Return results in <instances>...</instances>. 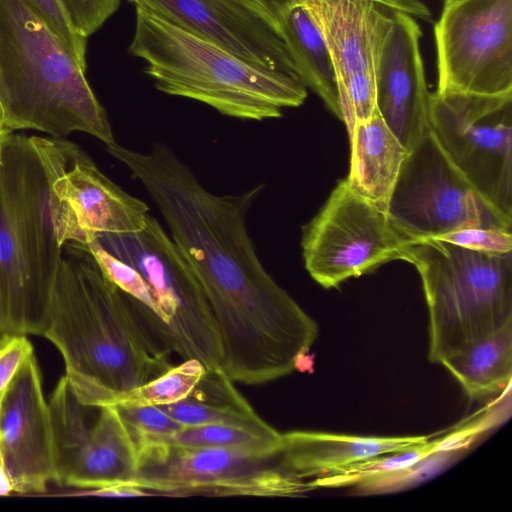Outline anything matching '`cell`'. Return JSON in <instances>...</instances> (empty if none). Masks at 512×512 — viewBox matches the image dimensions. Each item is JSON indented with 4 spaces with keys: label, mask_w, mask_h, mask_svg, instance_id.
Segmentation results:
<instances>
[{
    "label": "cell",
    "mask_w": 512,
    "mask_h": 512,
    "mask_svg": "<svg viewBox=\"0 0 512 512\" xmlns=\"http://www.w3.org/2000/svg\"><path fill=\"white\" fill-rule=\"evenodd\" d=\"M106 149L144 186L198 279L216 323L225 374L257 385L298 368L319 328L268 273L249 236L247 216L263 185L216 195L164 143L147 152L117 142Z\"/></svg>",
    "instance_id": "6da1fadb"
},
{
    "label": "cell",
    "mask_w": 512,
    "mask_h": 512,
    "mask_svg": "<svg viewBox=\"0 0 512 512\" xmlns=\"http://www.w3.org/2000/svg\"><path fill=\"white\" fill-rule=\"evenodd\" d=\"M52 287L43 337L60 352L65 377L87 407L114 405L172 367L171 351L86 247L67 243Z\"/></svg>",
    "instance_id": "7a4b0ae2"
},
{
    "label": "cell",
    "mask_w": 512,
    "mask_h": 512,
    "mask_svg": "<svg viewBox=\"0 0 512 512\" xmlns=\"http://www.w3.org/2000/svg\"><path fill=\"white\" fill-rule=\"evenodd\" d=\"M82 64L22 1L0 0L3 130L33 129L58 138L89 134L116 142Z\"/></svg>",
    "instance_id": "3957f363"
},
{
    "label": "cell",
    "mask_w": 512,
    "mask_h": 512,
    "mask_svg": "<svg viewBox=\"0 0 512 512\" xmlns=\"http://www.w3.org/2000/svg\"><path fill=\"white\" fill-rule=\"evenodd\" d=\"M129 52L168 95L193 99L219 113L263 121L301 106L307 88L290 74L253 65L227 49L141 8Z\"/></svg>",
    "instance_id": "277c9868"
},
{
    "label": "cell",
    "mask_w": 512,
    "mask_h": 512,
    "mask_svg": "<svg viewBox=\"0 0 512 512\" xmlns=\"http://www.w3.org/2000/svg\"><path fill=\"white\" fill-rule=\"evenodd\" d=\"M399 260L421 279L430 362L441 364L512 321V252L487 254L429 238L405 245Z\"/></svg>",
    "instance_id": "5b68a950"
},
{
    "label": "cell",
    "mask_w": 512,
    "mask_h": 512,
    "mask_svg": "<svg viewBox=\"0 0 512 512\" xmlns=\"http://www.w3.org/2000/svg\"><path fill=\"white\" fill-rule=\"evenodd\" d=\"M98 241L144 278L149 308L138 314L153 335L184 360H199L206 370L220 368L216 323L191 266L160 222L148 214L135 233L101 234Z\"/></svg>",
    "instance_id": "8992f818"
},
{
    "label": "cell",
    "mask_w": 512,
    "mask_h": 512,
    "mask_svg": "<svg viewBox=\"0 0 512 512\" xmlns=\"http://www.w3.org/2000/svg\"><path fill=\"white\" fill-rule=\"evenodd\" d=\"M385 213L409 243L468 227L512 231V218L475 189L430 128L408 151Z\"/></svg>",
    "instance_id": "52a82bcc"
},
{
    "label": "cell",
    "mask_w": 512,
    "mask_h": 512,
    "mask_svg": "<svg viewBox=\"0 0 512 512\" xmlns=\"http://www.w3.org/2000/svg\"><path fill=\"white\" fill-rule=\"evenodd\" d=\"M132 485L174 496L296 497L309 482L283 469L276 455L227 448H190L166 443L137 446Z\"/></svg>",
    "instance_id": "ba28073f"
},
{
    "label": "cell",
    "mask_w": 512,
    "mask_h": 512,
    "mask_svg": "<svg viewBox=\"0 0 512 512\" xmlns=\"http://www.w3.org/2000/svg\"><path fill=\"white\" fill-rule=\"evenodd\" d=\"M429 128L454 165L494 207L512 218V92H434Z\"/></svg>",
    "instance_id": "9c48e42d"
},
{
    "label": "cell",
    "mask_w": 512,
    "mask_h": 512,
    "mask_svg": "<svg viewBox=\"0 0 512 512\" xmlns=\"http://www.w3.org/2000/svg\"><path fill=\"white\" fill-rule=\"evenodd\" d=\"M407 244L385 211L355 192L346 178L303 227L301 240L306 270L326 289L399 260Z\"/></svg>",
    "instance_id": "30bf717a"
},
{
    "label": "cell",
    "mask_w": 512,
    "mask_h": 512,
    "mask_svg": "<svg viewBox=\"0 0 512 512\" xmlns=\"http://www.w3.org/2000/svg\"><path fill=\"white\" fill-rule=\"evenodd\" d=\"M334 66L348 134L375 111L376 68L395 10L430 20L420 0H303Z\"/></svg>",
    "instance_id": "8fae6325"
},
{
    "label": "cell",
    "mask_w": 512,
    "mask_h": 512,
    "mask_svg": "<svg viewBox=\"0 0 512 512\" xmlns=\"http://www.w3.org/2000/svg\"><path fill=\"white\" fill-rule=\"evenodd\" d=\"M434 36L436 92H512V0L444 4Z\"/></svg>",
    "instance_id": "7c38bea8"
},
{
    "label": "cell",
    "mask_w": 512,
    "mask_h": 512,
    "mask_svg": "<svg viewBox=\"0 0 512 512\" xmlns=\"http://www.w3.org/2000/svg\"><path fill=\"white\" fill-rule=\"evenodd\" d=\"M48 404L55 483L85 490L132 485L137 446L114 405L97 408L91 424L64 375Z\"/></svg>",
    "instance_id": "4fadbf2b"
},
{
    "label": "cell",
    "mask_w": 512,
    "mask_h": 512,
    "mask_svg": "<svg viewBox=\"0 0 512 512\" xmlns=\"http://www.w3.org/2000/svg\"><path fill=\"white\" fill-rule=\"evenodd\" d=\"M51 292L22 207L16 135L6 133L0 156V334L42 336Z\"/></svg>",
    "instance_id": "5bb4252c"
},
{
    "label": "cell",
    "mask_w": 512,
    "mask_h": 512,
    "mask_svg": "<svg viewBox=\"0 0 512 512\" xmlns=\"http://www.w3.org/2000/svg\"><path fill=\"white\" fill-rule=\"evenodd\" d=\"M266 69L298 79L276 16L261 0H128Z\"/></svg>",
    "instance_id": "9a60e30c"
},
{
    "label": "cell",
    "mask_w": 512,
    "mask_h": 512,
    "mask_svg": "<svg viewBox=\"0 0 512 512\" xmlns=\"http://www.w3.org/2000/svg\"><path fill=\"white\" fill-rule=\"evenodd\" d=\"M0 460L15 492L42 493L55 483L50 410L34 353L18 369L0 407Z\"/></svg>",
    "instance_id": "2e32d148"
},
{
    "label": "cell",
    "mask_w": 512,
    "mask_h": 512,
    "mask_svg": "<svg viewBox=\"0 0 512 512\" xmlns=\"http://www.w3.org/2000/svg\"><path fill=\"white\" fill-rule=\"evenodd\" d=\"M421 37L414 17L395 10L375 76V108L407 151L429 128L431 93L420 53Z\"/></svg>",
    "instance_id": "e0dca14e"
},
{
    "label": "cell",
    "mask_w": 512,
    "mask_h": 512,
    "mask_svg": "<svg viewBox=\"0 0 512 512\" xmlns=\"http://www.w3.org/2000/svg\"><path fill=\"white\" fill-rule=\"evenodd\" d=\"M53 187L68 204L88 243L101 234L135 233L146 225L148 205L116 185L69 141H64Z\"/></svg>",
    "instance_id": "ac0fdd59"
},
{
    "label": "cell",
    "mask_w": 512,
    "mask_h": 512,
    "mask_svg": "<svg viewBox=\"0 0 512 512\" xmlns=\"http://www.w3.org/2000/svg\"><path fill=\"white\" fill-rule=\"evenodd\" d=\"M430 436H354L318 431L282 433L276 458L300 479L325 476L341 467L428 442Z\"/></svg>",
    "instance_id": "d6986e66"
},
{
    "label": "cell",
    "mask_w": 512,
    "mask_h": 512,
    "mask_svg": "<svg viewBox=\"0 0 512 512\" xmlns=\"http://www.w3.org/2000/svg\"><path fill=\"white\" fill-rule=\"evenodd\" d=\"M348 136L346 180L355 192L385 211L408 151L376 109L367 119L355 122Z\"/></svg>",
    "instance_id": "ffe728a7"
},
{
    "label": "cell",
    "mask_w": 512,
    "mask_h": 512,
    "mask_svg": "<svg viewBox=\"0 0 512 512\" xmlns=\"http://www.w3.org/2000/svg\"><path fill=\"white\" fill-rule=\"evenodd\" d=\"M282 38L302 83L312 89L327 109L343 121L337 78L323 35L303 0H296L276 15Z\"/></svg>",
    "instance_id": "44dd1931"
},
{
    "label": "cell",
    "mask_w": 512,
    "mask_h": 512,
    "mask_svg": "<svg viewBox=\"0 0 512 512\" xmlns=\"http://www.w3.org/2000/svg\"><path fill=\"white\" fill-rule=\"evenodd\" d=\"M233 383L221 368L209 369L187 397L158 407L183 426L268 425Z\"/></svg>",
    "instance_id": "7402d4cb"
},
{
    "label": "cell",
    "mask_w": 512,
    "mask_h": 512,
    "mask_svg": "<svg viewBox=\"0 0 512 512\" xmlns=\"http://www.w3.org/2000/svg\"><path fill=\"white\" fill-rule=\"evenodd\" d=\"M441 365L471 399L509 388L512 377V321L449 357Z\"/></svg>",
    "instance_id": "603a6c76"
},
{
    "label": "cell",
    "mask_w": 512,
    "mask_h": 512,
    "mask_svg": "<svg viewBox=\"0 0 512 512\" xmlns=\"http://www.w3.org/2000/svg\"><path fill=\"white\" fill-rule=\"evenodd\" d=\"M157 443L190 448L238 449L276 455L282 445V433L269 424L266 426L204 424L183 426L170 437Z\"/></svg>",
    "instance_id": "cb8c5ba5"
},
{
    "label": "cell",
    "mask_w": 512,
    "mask_h": 512,
    "mask_svg": "<svg viewBox=\"0 0 512 512\" xmlns=\"http://www.w3.org/2000/svg\"><path fill=\"white\" fill-rule=\"evenodd\" d=\"M206 368L196 359L184 360L156 378L138 386L114 404L161 406L187 397L201 380Z\"/></svg>",
    "instance_id": "d4e9b609"
},
{
    "label": "cell",
    "mask_w": 512,
    "mask_h": 512,
    "mask_svg": "<svg viewBox=\"0 0 512 512\" xmlns=\"http://www.w3.org/2000/svg\"><path fill=\"white\" fill-rule=\"evenodd\" d=\"M434 451V440L410 448L381 454L341 467L309 482L315 488L353 487L372 478L407 467Z\"/></svg>",
    "instance_id": "484cf974"
},
{
    "label": "cell",
    "mask_w": 512,
    "mask_h": 512,
    "mask_svg": "<svg viewBox=\"0 0 512 512\" xmlns=\"http://www.w3.org/2000/svg\"><path fill=\"white\" fill-rule=\"evenodd\" d=\"M464 450H434L417 462L393 472L359 483L353 493L361 496L403 491L428 481L455 463Z\"/></svg>",
    "instance_id": "4316f807"
},
{
    "label": "cell",
    "mask_w": 512,
    "mask_h": 512,
    "mask_svg": "<svg viewBox=\"0 0 512 512\" xmlns=\"http://www.w3.org/2000/svg\"><path fill=\"white\" fill-rule=\"evenodd\" d=\"M114 406L136 446L161 442L183 427L158 406L126 404Z\"/></svg>",
    "instance_id": "83f0119b"
},
{
    "label": "cell",
    "mask_w": 512,
    "mask_h": 512,
    "mask_svg": "<svg viewBox=\"0 0 512 512\" xmlns=\"http://www.w3.org/2000/svg\"><path fill=\"white\" fill-rule=\"evenodd\" d=\"M63 42L73 55L86 65L87 38L72 25L61 0H22Z\"/></svg>",
    "instance_id": "f1b7e54d"
},
{
    "label": "cell",
    "mask_w": 512,
    "mask_h": 512,
    "mask_svg": "<svg viewBox=\"0 0 512 512\" xmlns=\"http://www.w3.org/2000/svg\"><path fill=\"white\" fill-rule=\"evenodd\" d=\"M434 239L487 254L502 255L512 252V231L503 229L461 228Z\"/></svg>",
    "instance_id": "f546056e"
},
{
    "label": "cell",
    "mask_w": 512,
    "mask_h": 512,
    "mask_svg": "<svg viewBox=\"0 0 512 512\" xmlns=\"http://www.w3.org/2000/svg\"><path fill=\"white\" fill-rule=\"evenodd\" d=\"M76 29L84 37L96 32L118 9L120 0H61Z\"/></svg>",
    "instance_id": "4dcf8cb0"
},
{
    "label": "cell",
    "mask_w": 512,
    "mask_h": 512,
    "mask_svg": "<svg viewBox=\"0 0 512 512\" xmlns=\"http://www.w3.org/2000/svg\"><path fill=\"white\" fill-rule=\"evenodd\" d=\"M33 353L27 336H7L0 346V407L18 369Z\"/></svg>",
    "instance_id": "1f68e13d"
},
{
    "label": "cell",
    "mask_w": 512,
    "mask_h": 512,
    "mask_svg": "<svg viewBox=\"0 0 512 512\" xmlns=\"http://www.w3.org/2000/svg\"><path fill=\"white\" fill-rule=\"evenodd\" d=\"M77 495H94L109 497H138L147 496L145 490L134 485H117L99 489H90L76 493Z\"/></svg>",
    "instance_id": "d6a6232c"
},
{
    "label": "cell",
    "mask_w": 512,
    "mask_h": 512,
    "mask_svg": "<svg viewBox=\"0 0 512 512\" xmlns=\"http://www.w3.org/2000/svg\"><path fill=\"white\" fill-rule=\"evenodd\" d=\"M276 16L279 11L296 0H261Z\"/></svg>",
    "instance_id": "836d02e7"
},
{
    "label": "cell",
    "mask_w": 512,
    "mask_h": 512,
    "mask_svg": "<svg viewBox=\"0 0 512 512\" xmlns=\"http://www.w3.org/2000/svg\"><path fill=\"white\" fill-rule=\"evenodd\" d=\"M0 131L2 133H5L3 130V108H2V102H1V87H0Z\"/></svg>",
    "instance_id": "e575fe53"
},
{
    "label": "cell",
    "mask_w": 512,
    "mask_h": 512,
    "mask_svg": "<svg viewBox=\"0 0 512 512\" xmlns=\"http://www.w3.org/2000/svg\"><path fill=\"white\" fill-rule=\"evenodd\" d=\"M7 336L0 334V346L5 342Z\"/></svg>",
    "instance_id": "d590c367"
},
{
    "label": "cell",
    "mask_w": 512,
    "mask_h": 512,
    "mask_svg": "<svg viewBox=\"0 0 512 512\" xmlns=\"http://www.w3.org/2000/svg\"><path fill=\"white\" fill-rule=\"evenodd\" d=\"M457 1H460V0H445V4H450L453 2H457Z\"/></svg>",
    "instance_id": "8d00e7d4"
},
{
    "label": "cell",
    "mask_w": 512,
    "mask_h": 512,
    "mask_svg": "<svg viewBox=\"0 0 512 512\" xmlns=\"http://www.w3.org/2000/svg\"><path fill=\"white\" fill-rule=\"evenodd\" d=\"M3 135H4V134H3ZM3 135H2V136H3ZM2 136H1V138H0V156H1V143H2Z\"/></svg>",
    "instance_id": "74e56055"
},
{
    "label": "cell",
    "mask_w": 512,
    "mask_h": 512,
    "mask_svg": "<svg viewBox=\"0 0 512 512\" xmlns=\"http://www.w3.org/2000/svg\"><path fill=\"white\" fill-rule=\"evenodd\" d=\"M3 134H6V133H2V132H0V138H1V136H2Z\"/></svg>",
    "instance_id": "f35d334b"
}]
</instances>
